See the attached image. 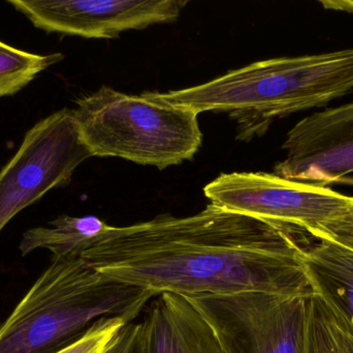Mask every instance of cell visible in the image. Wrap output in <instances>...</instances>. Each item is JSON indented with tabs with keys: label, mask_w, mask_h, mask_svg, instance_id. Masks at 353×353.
Instances as JSON below:
<instances>
[{
	"label": "cell",
	"mask_w": 353,
	"mask_h": 353,
	"mask_svg": "<svg viewBox=\"0 0 353 353\" xmlns=\"http://www.w3.org/2000/svg\"><path fill=\"white\" fill-rule=\"evenodd\" d=\"M142 319L146 353H224L211 327L183 296H155Z\"/></svg>",
	"instance_id": "9c48e42d"
},
{
	"label": "cell",
	"mask_w": 353,
	"mask_h": 353,
	"mask_svg": "<svg viewBox=\"0 0 353 353\" xmlns=\"http://www.w3.org/2000/svg\"><path fill=\"white\" fill-rule=\"evenodd\" d=\"M113 226L95 216H60L50 227H35L23 233L19 250L22 256L46 249L54 258H82Z\"/></svg>",
	"instance_id": "8fae6325"
},
{
	"label": "cell",
	"mask_w": 353,
	"mask_h": 353,
	"mask_svg": "<svg viewBox=\"0 0 353 353\" xmlns=\"http://www.w3.org/2000/svg\"><path fill=\"white\" fill-rule=\"evenodd\" d=\"M37 28L87 39H113L130 29L175 22L183 0H8Z\"/></svg>",
	"instance_id": "ba28073f"
},
{
	"label": "cell",
	"mask_w": 353,
	"mask_h": 353,
	"mask_svg": "<svg viewBox=\"0 0 353 353\" xmlns=\"http://www.w3.org/2000/svg\"><path fill=\"white\" fill-rule=\"evenodd\" d=\"M302 230L208 204L112 227L82 258L107 279L152 292L230 296L313 294Z\"/></svg>",
	"instance_id": "6da1fadb"
},
{
	"label": "cell",
	"mask_w": 353,
	"mask_h": 353,
	"mask_svg": "<svg viewBox=\"0 0 353 353\" xmlns=\"http://www.w3.org/2000/svg\"><path fill=\"white\" fill-rule=\"evenodd\" d=\"M312 296L250 292L185 298L224 353H304Z\"/></svg>",
	"instance_id": "5b68a950"
},
{
	"label": "cell",
	"mask_w": 353,
	"mask_h": 353,
	"mask_svg": "<svg viewBox=\"0 0 353 353\" xmlns=\"http://www.w3.org/2000/svg\"><path fill=\"white\" fill-rule=\"evenodd\" d=\"M126 323L120 317L99 319L76 341L56 353H105Z\"/></svg>",
	"instance_id": "5bb4252c"
},
{
	"label": "cell",
	"mask_w": 353,
	"mask_h": 353,
	"mask_svg": "<svg viewBox=\"0 0 353 353\" xmlns=\"http://www.w3.org/2000/svg\"><path fill=\"white\" fill-rule=\"evenodd\" d=\"M312 238H325L353 250V197L347 207L323 223Z\"/></svg>",
	"instance_id": "9a60e30c"
},
{
	"label": "cell",
	"mask_w": 353,
	"mask_h": 353,
	"mask_svg": "<svg viewBox=\"0 0 353 353\" xmlns=\"http://www.w3.org/2000/svg\"><path fill=\"white\" fill-rule=\"evenodd\" d=\"M332 316V315H331ZM333 318V317H332ZM334 331H335L336 339L341 353H353V338L343 331L338 323L334 321Z\"/></svg>",
	"instance_id": "ac0fdd59"
},
{
	"label": "cell",
	"mask_w": 353,
	"mask_h": 353,
	"mask_svg": "<svg viewBox=\"0 0 353 353\" xmlns=\"http://www.w3.org/2000/svg\"><path fill=\"white\" fill-rule=\"evenodd\" d=\"M63 58L61 53L39 55L0 41V97L19 93L34 80L39 73Z\"/></svg>",
	"instance_id": "7c38bea8"
},
{
	"label": "cell",
	"mask_w": 353,
	"mask_h": 353,
	"mask_svg": "<svg viewBox=\"0 0 353 353\" xmlns=\"http://www.w3.org/2000/svg\"><path fill=\"white\" fill-rule=\"evenodd\" d=\"M155 294L107 279L83 258H54L0 325V353H56L108 317L137 321Z\"/></svg>",
	"instance_id": "3957f363"
},
{
	"label": "cell",
	"mask_w": 353,
	"mask_h": 353,
	"mask_svg": "<svg viewBox=\"0 0 353 353\" xmlns=\"http://www.w3.org/2000/svg\"><path fill=\"white\" fill-rule=\"evenodd\" d=\"M146 332L143 321L126 323L105 353H146Z\"/></svg>",
	"instance_id": "2e32d148"
},
{
	"label": "cell",
	"mask_w": 353,
	"mask_h": 353,
	"mask_svg": "<svg viewBox=\"0 0 353 353\" xmlns=\"http://www.w3.org/2000/svg\"><path fill=\"white\" fill-rule=\"evenodd\" d=\"M90 157L74 110L65 108L37 122L0 171V232L46 193L70 184L74 170Z\"/></svg>",
	"instance_id": "8992f818"
},
{
	"label": "cell",
	"mask_w": 353,
	"mask_h": 353,
	"mask_svg": "<svg viewBox=\"0 0 353 353\" xmlns=\"http://www.w3.org/2000/svg\"><path fill=\"white\" fill-rule=\"evenodd\" d=\"M353 90V47L271 58L226 73L197 86L151 97L197 114L225 112L238 124V140L263 136L274 120L325 109Z\"/></svg>",
	"instance_id": "7a4b0ae2"
},
{
	"label": "cell",
	"mask_w": 353,
	"mask_h": 353,
	"mask_svg": "<svg viewBox=\"0 0 353 353\" xmlns=\"http://www.w3.org/2000/svg\"><path fill=\"white\" fill-rule=\"evenodd\" d=\"M311 238L313 242H305V267L311 290L353 338V250L329 238Z\"/></svg>",
	"instance_id": "30bf717a"
},
{
	"label": "cell",
	"mask_w": 353,
	"mask_h": 353,
	"mask_svg": "<svg viewBox=\"0 0 353 353\" xmlns=\"http://www.w3.org/2000/svg\"><path fill=\"white\" fill-rule=\"evenodd\" d=\"M319 3L325 10L353 15V0H321Z\"/></svg>",
	"instance_id": "e0dca14e"
},
{
	"label": "cell",
	"mask_w": 353,
	"mask_h": 353,
	"mask_svg": "<svg viewBox=\"0 0 353 353\" xmlns=\"http://www.w3.org/2000/svg\"><path fill=\"white\" fill-rule=\"evenodd\" d=\"M81 139L91 157L120 158L165 169L191 160L203 133L196 112L109 86L77 101Z\"/></svg>",
	"instance_id": "277c9868"
},
{
	"label": "cell",
	"mask_w": 353,
	"mask_h": 353,
	"mask_svg": "<svg viewBox=\"0 0 353 353\" xmlns=\"http://www.w3.org/2000/svg\"><path fill=\"white\" fill-rule=\"evenodd\" d=\"M203 192L216 207L286 224L309 236L341 213L352 198L331 187L286 180L267 172L222 173Z\"/></svg>",
	"instance_id": "52a82bcc"
},
{
	"label": "cell",
	"mask_w": 353,
	"mask_h": 353,
	"mask_svg": "<svg viewBox=\"0 0 353 353\" xmlns=\"http://www.w3.org/2000/svg\"><path fill=\"white\" fill-rule=\"evenodd\" d=\"M304 353H341L334 331L333 318L314 294L311 300Z\"/></svg>",
	"instance_id": "4fadbf2b"
}]
</instances>
